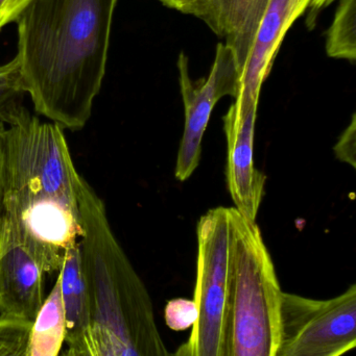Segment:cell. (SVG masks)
<instances>
[{
    "mask_svg": "<svg viewBox=\"0 0 356 356\" xmlns=\"http://www.w3.org/2000/svg\"><path fill=\"white\" fill-rule=\"evenodd\" d=\"M119 0H31L16 20L21 90L46 120L84 129L106 74Z\"/></svg>",
    "mask_w": 356,
    "mask_h": 356,
    "instance_id": "1",
    "label": "cell"
},
{
    "mask_svg": "<svg viewBox=\"0 0 356 356\" xmlns=\"http://www.w3.org/2000/svg\"><path fill=\"white\" fill-rule=\"evenodd\" d=\"M6 223L46 275H58L67 250L79 242V173L64 129L22 104L3 120Z\"/></svg>",
    "mask_w": 356,
    "mask_h": 356,
    "instance_id": "2",
    "label": "cell"
},
{
    "mask_svg": "<svg viewBox=\"0 0 356 356\" xmlns=\"http://www.w3.org/2000/svg\"><path fill=\"white\" fill-rule=\"evenodd\" d=\"M79 247L92 321L106 330L115 356H171L159 332L150 293L110 223H88Z\"/></svg>",
    "mask_w": 356,
    "mask_h": 356,
    "instance_id": "3",
    "label": "cell"
},
{
    "mask_svg": "<svg viewBox=\"0 0 356 356\" xmlns=\"http://www.w3.org/2000/svg\"><path fill=\"white\" fill-rule=\"evenodd\" d=\"M229 289L219 356H275L280 288L256 222L229 207Z\"/></svg>",
    "mask_w": 356,
    "mask_h": 356,
    "instance_id": "4",
    "label": "cell"
},
{
    "mask_svg": "<svg viewBox=\"0 0 356 356\" xmlns=\"http://www.w3.org/2000/svg\"><path fill=\"white\" fill-rule=\"evenodd\" d=\"M194 302L189 338L171 356H219L229 289V207L210 209L198 224Z\"/></svg>",
    "mask_w": 356,
    "mask_h": 356,
    "instance_id": "5",
    "label": "cell"
},
{
    "mask_svg": "<svg viewBox=\"0 0 356 356\" xmlns=\"http://www.w3.org/2000/svg\"><path fill=\"white\" fill-rule=\"evenodd\" d=\"M355 346V284L325 300L282 292L275 356H343Z\"/></svg>",
    "mask_w": 356,
    "mask_h": 356,
    "instance_id": "6",
    "label": "cell"
},
{
    "mask_svg": "<svg viewBox=\"0 0 356 356\" xmlns=\"http://www.w3.org/2000/svg\"><path fill=\"white\" fill-rule=\"evenodd\" d=\"M180 89L185 108V127L178 152L176 177L184 181L200 164L202 140L211 112L221 98H235L240 89V69L233 50L219 43L215 62L206 79L192 81L188 58L181 52L178 58Z\"/></svg>",
    "mask_w": 356,
    "mask_h": 356,
    "instance_id": "7",
    "label": "cell"
},
{
    "mask_svg": "<svg viewBox=\"0 0 356 356\" xmlns=\"http://www.w3.org/2000/svg\"><path fill=\"white\" fill-rule=\"evenodd\" d=\"M257 108L258 102L238 97L224 117L228 149V188L235 209L252 222H256L267 180L254 165Z\"/></svg>",
    "mask_w": 356,
    "mask_h": 356,
    "instance_id": "8",
    "label": "cell"
},
{
    "mask_svg": "<svg viewBox=\"0 0 356 356\" xmlns=\"http://www.w3.org/2000/svg\"><path fill=\"white\" fill-rule=\"evenodd\" d=\"M45 275L29 249L6 223L0 257V317L33 323L45 300Z\"/></svg>",
    "mask_w": 356,
    "mask_h": 356,
    "instance_id": "9",
    "label": "cell"
},
{
    "mask_svg": "<svg viewBox=\"0 0 356 356\" xmlns=\"http://www.w3.org/2000/svg\"><path fill=\"white\" fill-rule=\"evenodd\" d=\"M296 20L292 0L268 1L240 68V89L236 97L258 102L261 87L271 72L282 40Z\"/></svg>",
    "mask_w": 356,
    "mask_h": 356,
    "instance_id": "10",
    "label": "cell"
},
{
    "mask_svg": "<svg viewBox=\"0 0 356 356\" xmlns=\"http://www.w3.org/2000/svg\"><path fill=\"white\" fill-rule=\"evenodd\" d=\"M269 0H209L202 21L225 39L242 66Z\"/></svg>",
    "mask_w": 356,
    "mask_h": 356,
    "instance_id": "11",
    "label": "cell"
},
{
    "mask_svg": "<svg viewBox=\"0 0 356 356\" xmlns=\"http://www.w3.org/2000/svg\"><path fill=\"white\" fill-rule=\"evenodd\" d=\"M58 275L66 322L65 344H79L92 325L89 290L82 266L79 242L67 250Z\"/></svg>",
    "mask_w": 356,
    "mask_h": 356,
    "instance_id": "12",
    "label": "cell"
},
{
    "mask_svg": "<svg viewBox=\"0 0 356 356\" xmlns=\"http://www.w3.org/2000/svg\"><path fill=\"white\" fill-rule=\"evenodd\" d=\"M66 322L61 296L60 277L45 297L29 337V356H59L65 344Z\"/></svg>",
    "mask_w": 356,
    "mask_h": 356,
    "instance_id": "13",
    "label": "cell"
},
{
    "mask_svg": "<svg viewBox=\"0 0 356 356\" xmlns=\"http://www.w3.org/2000/svg\"><path fill=\"white\" fill-rule=\"evenodd\" d=\"M356 0H340L332 26L327 31L326 51L330 58L355 62Z\"/></svg>",
    "mask_w": 356,
    "mask_h": 356,
    "instance_id": "14",
    "label": "cell"
},
{
    "mask_svg": "<svg viewBox=\"0 0 356 356\" xmlns=\"http://www.w3.org/2000/svg\"><path fill=\"white\" fill-rule=\"evenodd\" d=\"M31 322L0 317V356H29Z\"/></svg>",
    "mask_w": 356,
    "mask_h": 356,
    "instance_id": "15",
    "label": "cell"
},
{
    "mask_svg": "<svg viewBox=\"0 0 356 356\" xmlns=\"http://www.w3.org/2000/svg\"><path fill=\"white\" fill-rule=\"evenodd\" d=\"M196 318V309L194 300L179 298L167 303L165 320L171 330H187L189 326L194 325Z\"/></svg>",
    "mask_w": 356,
    "mask_h": 356,
    "instance_id": "16",
    "label": "cell"
},
{
    "mask_svg": "<svg viewBox=\"0 0 356 356\" xmlns=\"http://www.w3.org/2000/svg\"><path fill=\"white\" fill-rule=\"evenodd\" d=\"M84 341L94 356H115L108 334L96 322L92 321L91 327L84 336Z\"/></svg>",
    "mask_w": 356,
    "mask_h": 356,
    "instance_id": "17",
    "label": "cell"
},
{
    "mask_svg": "<svg viewBox=\"0 0 356 356\" xmlns=\"http://www.w3.org/2000/svg\"><path fill=\"white\" fill-rule=\"evenodd\" d=\"M355 115H353L351 124L341 136L334 147L336 158L353 167H355Z\"/></svg>",
    "mask_w": 356,
    "mask_h": 356,
    "instance_id": "18",
    "label": "cell"
},
{
    "mask_svg": "<svg viewBox=\"0 0 356 356\" xmlns=\"http://www.w3.org/2000/svg\"><path fill=\"white\" fill-rule=\"evenodd\" d=\"M24 92L18 83L0 86V122H3L4 117L15 106L22 104Z\"/></svg>",
    "mask_w": 356,
    "mask_h": 356,
    "instance_id": "19",
    "label": "cell"
},
{
    "mask_svg": "<svg viewBox=\"0 0 356 356\" xmlns=\"http://www.w3.org/2000/svg\"><path fill=\"white\" fill-rule=\"evenodd\" d=\"M163 6L178 10L182 14L192 15L202 20L209 0H159Z\"/></svg>",
    "mask_w": 356,
    "mask_h": 356,
    "instance_id": "20",
    "label": "cell"
},
{
    "mask_svg": "<svg viewBox=\"0 0 356 356\" xmlns=\"http://www.w3.org/2000/svg\"><path fill=\"white\" fill-rule=\"evenodd\" d=\"M31 0H0V31L12 22L31 3Z\"/></svg>",
    "mask_w": 356,
    "mask_h": 356,
    "instance_id": "21",
    "label": "cell"
},
{
    "mask_svg": "<svg viewBox=\"0 0 356 356\" xmlns=\"http://www.w3.org/2000/svg\"><path fill=\"white\" fill-rule=\"evenodd\" d=\"M3 122H0V257L6 236V219L3 209Z\"/></svg>",
    "mask_w": 356,
    "mask_h": 356,
    "instance_id": "22",
    "label": "cell"
},
{
    "mask_svg": "<svg viewBox=\"0 0 356 356\" xmlns=\"http://www.w3.org/2000/svg\"><path fill=\"white\" fill-rule=\"evenodd\" d=\"M18 83V69L16 60L13 58L10 62L0 65V86L14 85Z\"/></svg>",
    "mask_w": 356,
    "mask_h": 356,
    "instance_id": "23",
    "label": "cell"
},
{
    "mask_svg": "<svg viewBox=\"0 0 356 356\" xmlns=\"http://www.w3.org/2000/svg\"><path fill=\"white\" fill-rule=\"evenodd\" d=\"M311 2V0H292L293 14L295 18L298 19L307 8H309Z\"/></svg>",
    "mask_w": 356,
    "mask_h": 356,
    "instance_id": "24",
    "label": "cell"
},
{
    "mask_svg": "<svg viewBox=\"0 0 356 356\" xmlns=\"http://www.w3.org/2000/svg\"><path fill=\"white\" fill-rule=\"evenodd\" d=\"M334 1V0H311V4L309 6H313L314 10L317 8H321L322 6H326V4L330 3V2Z\"/></svg>",
    "mask_w": 356,
    "mask_h": 356,
    "instance_id": "25",
    "label": "cell"
}]
</instances>
